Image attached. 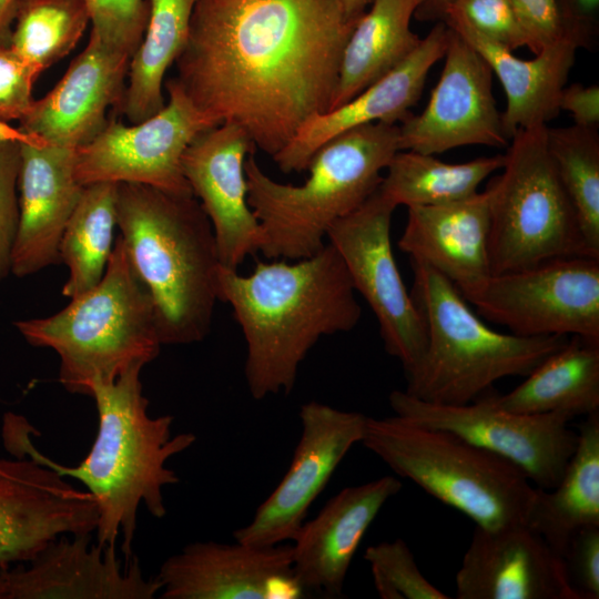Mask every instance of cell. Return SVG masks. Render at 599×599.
<instances>
[{
	"label": "cell",
	"mask_w": 599,
	"mask_h": 599,
	"mask_svg": "<svg viewBox=\"0 0 599 599\" xmlns=\"http://www.w3.org/2000/svg\"><path fill=\"white\" fill-rule=\"evenodd\" d=\"M395 209L377 189L358 209L336 221L327 238L342 256L355 291L374 312L386 352L400 362L406 374L423 356L427 335L424 317L394 258L390 224Z\"/></svg>",
	"instance_id": "obj_13"
},
{
	"label": "cell",
	"mask_w": 599,
	"mask_h": 599,
	"mask_svg": "<svg viewBox=\"0 0 599 599\" xmlns=\"http://www.w3.org/2000/svg\"><path fill=\"white\" fill-rule=\"evenodd\" d=\"M559 110L572 115L576 125L599 126V87L573 83L565 87L559 98Z\"/></svg>",
	"instance_id": "obj_43"
},
{
	"label": "cell",
	"mask_w": 599,
	"mask_h": 599,
	"mask_svg": "<svg viewBox=\"0 0 599 599\" xmlns=\"http://www.w3.org/2000/svg\"><path fill=\"white\" fill-rule=\"evenodd\" d=\"M356 22L339 0H196L173 79L213 125L274 156L329 109Z\"/></svg>",
	"instance_id": "obj_1"
},
{
	"label": "cell",
	"mask_w": 599,
	"mask_h": 599,
	"mask_svg": "<svg viewBox=\"0 0 599 599\" xmlns=\"http://www.w3.org/2000/svg\"><path fill=\"white\" fill-rule=\"evenodd\" d=\"M501 170L486 187L493 274L555 258L593 257L549 154L547 124L518 130Z\"/></svg>",
	"instance_id": "obj_9"
},
{
	"label": "cell",
	"mask_w": 599,
	"mask_h": 599,
	"mask_svg": "<svg viewBox=\"0 0 599 599\" xmlns=\"http://www.w3.org/2000/svg\"><path fill=\"white\" fill-rule=\"evenodd\" d=\"M90 534L60 536L21 567L2 569L4 599H152L161 590L139 559L118 558L115 546Z\"/></svg>",
	"instance_id": "obj_19"
},
{
	"label": "cell",
	"mask_w": 599,
	"mask_h": 599,
	"mask_svg": "<svg viewBox=\"0 0 599 599\" xmlns=\"http://www.w3.org/2000/svg\"><path fill=\"white\" fill-rule=\"evenodd\" d=\"M569 581L579 599L599 598V527L578 532L562 554Z\"/></svg>",
	"instance_id": "obj_40"
},
{
	"label": "cell",
	"mask_w": 599,
	"mask_h": 599,
	"mask_svg": "<svg viewBox=\"0 0 599 599\" xmlns=\"http://www.w3.org/2000/svg\"><path fill=\"white\" fill-rule=\"evenodd\" d=\"M0 136L21 139L23 133L19 129L11 128L7 122L0 121Z\"/></svg>",
	"instance_id": "obj_47"
},
{
	"label": "cell",
	"mask_w": 599,
	"mask_h": 599,
	"mask_svg": "<svg viewBox=\"0 0 599 599\" xmlns=\"http://www.w3.org/2000/svg\"><path fill=\"white\" fill-rule=\"evenodd\" d=\"M21 139L0 136V282L10 272L11 251L19 222L17 186Z\"/></svg>",
	"instance_id": "obj_37"
},
{
	"label": "cell",
	"mask_w": 599,
	"mask_h": 599,
	"mask_svg": "<svg viewBox=\"0 0 599 599\" xmlns=\"http://www.w3.org/2000/svg\"><path fill=\"white\" fill-rule=\"evenodd\" d=\"M547 146L586 246L591 256L599 258L598 128L547 126Z\"/></svg>",
	"instance_id": "obj_33"
},
{
	"label": "cell",
	"mask_w": 599,
	"mask_h": 599,
	"mask_svg": "<svg viewBox=\"0 0 599 599\" xmlns=\"http://www.w3.org/2000/svg\"><path fill=\"white\" fill-rule=\"evenodd\" d=\"M398 136L399 126L384 122L335 136L313 154L302 185L272 180L250 154L244 172L247 203L262 231L260 252L292 261L318 253L332 225L379 187L382 172L399 151Z\"/></svg>",
	"instance_id": "obj_5"
},
{
	"label": "cell",
	"mask_w": 599,
	"mask_h": 599,
	"mask_svg": "<svg viewBox=\"0 0 599 599\" xmlns=\"http://www.w3.org/2000/svg\"><path fill=\"white\" fill-rule=\"evenodd\" d=\"M89 21L84 0H17L10 47L41 73L70 53Z\"/></svg>",
	"instance_id": "obj_34"
},
{
	"label": "cell",
	"mask_w": 599,
	"mask_h": 599,
	"mask_svg": "<svg viewBox=\"0 0 599 599\" xmlns=\"http://www.w3.org/2000/svg\"><path fill=\"white\" fill-rule=\"evenodd\" d=\"M388 400L394 415L454 433L511 461L536 487L547 490L561 479L578 441L567 415L514 413L497 406L490 396L465 405H438L394 390Z\"/></svg>",
	"instance_id": "obj_11"
},
{
	"label": "cell",
	"mask_w": 599,
	"mask_h": 599,
	"mask_svg": "<svg viewBox=\"0 0 599 599\" xmlns=\"http://www.w3.org/2000/svg\"><path fill=\"white\" fill-rule=\"evenodd\" d=\"M455 582L458 599H579L562 557L527 525L476 526Z\"/></svg>",
	"instance_id": "obj_20"
},
{
	"label": "cell",
	"mask_w": 599,
	"mask_h": 599,
	"mask_svg": "<svg viewBox=\"0 0 599 599\" xmlns=\"http://www.w3.org/2000/svg\"><path fill=\"white\" fill-rule=\"evenodd\" d=\"M449 9L459 12L479 33L510 51L527 45L511 0H453Z\"/></svg>",
	"instance_id": "obj_38"
},
{
	"label": "cell",
	"mask_w": 599,
	"mask_h": 599,
	"mask_svg": "<svg viewBox=\"0 0 599 599\" xmlns=\"http://www.w3.org/2000/svg\"><path fill=\"white\" fill-rule=\"evenodd\" d=\"M373 0H339L344 16L349 21H357Z\"/></svg>",
	"instance_id": "obj_46"
},
{
	"label": "cell",
	"mask_w": 599,
	"mask_h": 599,
	"mask_svg": "<svg viewBox=\"0 0 599 599\" xmlns=\"http://www.w3.org/2000/svg\"><path fill=\"white\" fill-rule=\"evenodd\" d=\"M444 58L424 111L398 125L399 151L436 155L466 145L507 148L488 63L453 29Z\"/></svg>",
	"instance_id": "obj_15"
},
{
	"label": "cell",
	"mask_w": 599,
	"mask_h": 599,
	"mask_svg": "<svg viewBox=\"0 0 599 599\" xmlns=\"http://www.w3.org/2000/svg\"><path fill=\"white\" fill-rule=\"evenodd\" d=\"M373 581L382 599H447L419 570L407 544L397 538L366 548Z\"/></svg>",
	"instance_id": "obj_35"
},
{
	"label": "cell",
	"mask_w": 599,
	"mask_h": 599,
	"mask_svg": "<svg viewBox=\"0 0 599 599\" xmlns=\"http://www.w3.org/2000/svg\"><path fill=\"white\" fill-rule=\"evenodd\" d=\"M519 414L561 413L573 419L599 413V344L573 335L509 393L490 396Z\"/></svg>",
	"instance_id": "obj_28"
},
{
	"label": "cell",
	"mask_w": 599,
	"mask_h": 599,
	"mask_svg": "<svg viewBox=\"0 0 599 599\" xmlns=\"http://www.w3.org/2000/svg\"><path fill=\"white\" fill-rule=\"evenodd\" d=\"M169 101L139 123L108 121L101 132L75 149L74 172L84 186L98 182L138 183L166 192L193 194L182 169V158L193 139L215 126L193 104L172 78Z\"/></svg>",
	"instance_id": "obj_12"
},
{
	"label": "cell",
	"mask_w": 599,
	"mask_h": 599,
	"mask_svg": "<svg viewBox=\"0 0 599 599\" xmlns=\"http://www.w3.org/2000/svg\"><path fill=\"white\" fill-rule=\"evenodd\" d=\"M566 34L579 48L592 49L599 33V0H556Z\"/></svg>",
	"instance_id": "obj_42"
},
{
	"label": "cell",
	"mask_w": 599,
	"mask_h": 599,
	"mask_svg": "<svg viewBox=\"0 0 599 599\" xmlns=\"http://www.w3.org/2000/svg\"><path fill=\"white\" fill-rule=\"evenodd\" d=\"M410 296L426 326V347L405 374L408 395L432 404L465 405L497 380L527 376L570 336H519L491 329L436 270L410 261Z\"/></svg>",
	"instance_id": "obj_6"
},
{
	"label": "cell",
	"mask_w": 599,
	"mask_h": 599,
	"mask_svg": "<svg viewBox=\"0 0 599 599\" xmlns=\"http://www.w3.org/2000/svg\"><path fill=\"white\" fill-rule=\"evenodd\" d=\"M118 183L84 185L59 245L60 262L69 268L62 294L77 297L103 277L113 250Z\"/></svg>",
	"instance_id": "obj_32"
},
{
	"label": "cell",
	"mask_w": 599,
	"mask_h": 599,
	"mask_svg": "<svg viewBox=\"0 0 599 599\" xmlns=\"http://www.w3.org/2000/svg\"><path fill=\"white\" fill-rule=\"evenodd\" d=\"M195 1L148 0L146 28L130 59L128 84L120 101L130 123L144 121L165 105L164 75L187 42Z\"/></svg>",
	"instance_id": "obj_30"
},
{
	"label": "cell",
	"mask_w": 599,
	"mask_h": 599,
	"mask_svg": "<svg viewBox=\"0 0 599 599\" xmlns=\"http://www.w3.org/2000/svg\"><path fill=\"white\" fill-rule=\"evenodd\" d=\"M19 145V222L10 272L24 277L60 263L61 236L83 186L75 177L74 149L28 134Z\"/></svg>",
	"instance_id": "obj_21"
},
{
	"label": "cell",
	"mask_w": 599,
	"mask_h": 599,
	"mask_svg": "<svg viewBox=\"0 0 599 599\" xmlns=\"http://www.w3.org/2000/svg\"><path fill=\"white\" fill-rule=\"evenodd\" d=\"M131 57L90 33L55 87L20 120L19 130L45 142L78 149L105 126L108 109L122 99Z\"/></svg>",
	"instance_id": "obj_23"
},
{
	"label": "cell",
	"mask_w": 599,
	"mask_h": 599,
	"mask_svg": "<svg viewBox=\"0 0 599 599\" xmlns=\"http://www.w3.org/2000/svg\"><path fill=\"white\" fill-rule=\"evenodd\" d=\"M97 525L88 491L31 458L0 459V569L30 561L60 536L91 534Z\"/></svg>",
	"instance_id": "obj_16"
},
{
	"label": "cell",
	"mask_w": 599,
	"mask_h": 599,
	"mask_svg": "<svg viewBox=\"0 0 599 599\" xmlns=\"http://www.w3.org/2000/svg\"><path fill=\"white\" fill-rule=\"evenodd\" d=\"M418 4L419 0L372 1L346 42L328 110L348 102L415 51L422 39L410 20Z\"/></svg>",
	"instance_id": "obj_29"
},
{
	"label": "cell",
	"mask_w": 599,
	"mask_h": 599,
	"mask_svg": "<svg viewBox=\"0 0 599 599\" xmlns=\"http://www.w3.org/2000/svg\"><path fill=\"white\" fill-rule=\"evenodd\" d=\"M254 150L242 128L225 122L199 133L182 158L184 176L212 223L220 263L234 271L262 244L244 172Z\"/></svg>",
	"instance_id": "obj_17"
},
{
	"label": "cell",
	"mask_w": 599,
	"mask_h": 599,
	"mask_svg": "<svg viewBox=\"0 0 599 599\" xmlns=\"http://www.w3.org/2000/svg\"><path fill=\"white\" fill-rule=\"evenodd\" d=\"M449 38L450 28L444 21L436 22L415 51L396 68L343 105L306 120L272 156L280 170L285 173L306 170L323 144L354 128L376 122L402 123L418 102L430 69L444 58Z\"/></svg>",
	"instance_id": "obj_22"
},
{
	"label": "cell",
	"mask_w": 599,
	"mask_h": 599,
	"mask_svg": "<svg viewBox=\"0 0 599 599\" xmlns=\"http://www.w3.org/2000/svg\"><path fill=\"white\" fill-rule=\"evenodd\" d=\"M504 163L505 154L446 163L433 154L400 150L387 165L378 190L395 207L457 202L478 193L479 185Z\"/></svg>",
	"instance_id": "obj_31"
},
{
	"label": "cell",
	"mask_w": 599,
	"mask_h": 599,
	"mask_svg": "<svg viewBox=\"0 0 599 599\" xmlns=\"http://www.w3.org/2000/svg\"><path fill=\"white\" fill-rule=\"evenodd\" d=\"M302 434L291 465L235 541L266 547L293 541L307 510L348 450L363 439L367 416L318 402L300 409Z\"/></svg>",
	"instance_id": "obj_14"
},
{
	"label": "cell",
	"mask_w": 599,
	"mask_h": 599,
	"mask_svg": "<svg viewBox=\"0 0 599 599\" xmlns=\"http://www.w3.org/2000/svg\"><path fill=\"white\" fill-rule=\"evenodd\" d=\"M407 209L399 248L410 261L436 270L468 300L493 275L488 191L457 202Z\"/></svg>",
	"instance_id": "obj_25"
},
{
	"label": "cell",
	"mask_w": 599,
	"mask_h": 599,
	"mask_svg": "<svg viewBox=\"0 0 599 599\" xmlns=\"http://www.w3.org/2000/svg\"><path fill=\"white\" fill-rule=\"evenodd\" d=\"M561 557L581 530L599 527V413L580 425L576 449L556 487H536L526 524Z\"/></svg>",
	"instance_id": "obj_27"
},
{
	"label": "cell",
	"mask_w": 599,
	"mask_h": 599,
	"mask_svg": "<svg viewBox=\"0 0 599 599\" xmlns=\"http://www.w3.org/2000/svg\"><path fill=\"white\" fill-rule=\"evenodd\" d=\"M402 486L400 479L384 476L346 487L314 519L303 524L292 545L293 576L303 593L342 596L351 562L367 529Z\"/></svg>",
	"instance_id": "obj_24"
},
{
	"label": "cell",
	"mask_w": 599,
	"mask_h": 599,
	"mask_svg": "<svg viewBox=\"0 0 599 599\" xmlns=\"http://www.w3.org/2000/svg\"><path fill=\"white\" fill-rule=\"evenodd\" d=\"M511 3L525 33L526 47L534 54L568 37L556 0H511Z\"/></svg>",
	"instance_id": "obj_41"
},
{
	"label": "cell",
	"mask_w": 599,
	"mask_h": 599,
	"mask_svg": "<svg viewBox=\"0 0 599 599\" xmlns=\"http://www.w3.org/2000/svg\"><path fill=\"white\" fill-rule=\"evenodd\" d=\"M142 368L136 365L113 382L92 384L89 396L97 405L98 434L88 456L74 467L40 453L21 426L11 425L6 430L11 448L84 485L98 508L97 542L115 546L120 539L125 561L133 556L140 505L155 518L166 515L162 489L180 480L166 461L196 440L192 433L172 436V416L149 415L140 380Z\"/></svg>",
	"instance_id": "obj_3"
},
{
	"label": "cell",
	"mask_w": 599,
	"mask_h": 599,
	"mask_svg": "<svg viewBox=\"0 0 599 599\" xmlns=\"http://www.w3.org/2000/svg\"><path fill=\"white\" fill-rule=\"evenodd\" d=\"M16 326L29 344L59 355V380L68 392L88 396L92 384L113 382L130 367L152 362L162 345L152 298L121 236L93 288L54 315Z\"/></svg>",
	"instance_id": "obj_7"
},
{
	"label": "cell",
	"mask_w": 599,
	"mask_h": 599,
	"mask_svg": "<svg viewBox=\"0 0 599 599\" xmlns=\"http://www.w3.org/2000/svg\"><path fill=\"white\" fill-rule=\"evenodd\" d=\"M444 22L469 43L488 63L505 91L501 113L508 140L520 129L547 124L559 113V98L579 49L569 37L522 60L512 51L479 33L457 11L448 9Z\"/></svg>",
	"instance_id": "obj_26"
},
{
	"label": "cell",
	"mask_w": 599,
	"mask_h": 599,
	"mask_svg": "<svg viewBox=\"0 0 599 599\" xmlns=\"http://www.w3.org/2000/svg\"><path fill=\"white\" fill-rule=\"evenodd\" d=\"M453 0H419L414 17L419 21H444Z\"/></svg>",
	"instance_id": "obj_44"
},
{
	"label": "cell",
	"mask_w": 599,
	"mask_h": 599,
	"mask_svg": "<svg viewBox=\"0 0 599 599\" xmlns=\"http://www.w3.org/2000/svg\"><path fill=\"white\" fill-rule=\"evenodd\" d=\"M292 545L197 541L169 557L155 577L163 599L301 598Z\"/></svg>",
	"instance_id": "obj_18"
},
{
	"label": "cell",
	"mask_w": 599,
	"mask_h": 599,
	"mask_svg": "<svg viewBox=\"0 0 599 599\" xmlns=\"http://www.w3.org/2000/svg\"><path fill=\"white\" fill-rule=\"evenodd\" d=\"M116 225L149 292L162 345L203 341L219 301L221 265L212 223L194 194L118 183Z\"/></svg>",
	"instance_id": "obj_4"
},
{
	"label": "cell",
	"mask_w": 599,
	"mask_h": 599,
	"mask_svg": "<svg viewBox=\"0 0 599 599\" xmlns=\"http://www.w3.org/2000/svg\"><path fill=\"white\" fill-rule=\"evenodd\" d=\"M91 33L109 48L130 57L139 47L149 19L148 0H84Z\"/></svg>",
	"instance_id": "obj_36"
},
{
	"label": "cell",
	"mask_w": 599,
	"mask_h": 599,
	"mask_svg": "<svg viewBox=\"0 0 599 599\" xmlns=\"http://www.w3.org/2000/svg\"><path fill=\"white\" fill-rule=\"evenodd\" d=\"M39 75L10 45L0 44V121H20L27 114Z\"/></svg>",
	"instance_id": "obj_39"
},
{
	"label": "cell",
	"mask_w": 599,
	"mask_h": 599,
	"mask_svg": "<svg viewBox=\"0 0 599 599\" xmlns=\"http://www.w3.org/2000/svg\"><path fill=\"white\" fill-rule=\"evenodd\" d=\"M17 0H0V44L10 45Z\"/></svg>",
	"instance_id": "obj_45"
},
{
	"label": "cell",
	"mask_w": 599,
	"mask_h": 599,
	"mask_svg": "<svg viewBox=\"0 0 599 599\" xmlns=\"http://www.w3.org/2000/svg\"><path fill=\"white\" fill-rule=\"evenodd\" d=\"M395 474L470 518L477 527L526 525L536 487L511 461L447 430L396 415L367 417L363 439Z\"/></svg>",
	"instance_id": "obj_8"
},
{
	"label": "cell",
	"mask_w": 599,
	"mask_h": 599,
	"mask_svg": "<svg viewBox=\"0 0 599 599\" xmlns=\"http://www.w3.org/2000/svg\"><path fill=\"white\" fill-rule=\"evenodd\" d=\"M4 579H3V572L2 569H0V599H4Z\"/></svg>",
	"instance_id": "obj_48"
},
{
	"label": "cell",
	"mask_w": 599,
	"mask_h": 599,
	"mask_svg": "<svg viewBox=\"0 0 599 599\" xmlns=\"http://www.w3.org/2000/svg\"><path fill=\"white\" fill-rule=\"evenodd\" d=\"M468 303L519 336H573L599 344V258L572 256L493 274Z\"/></svg>",
	"instance_id": "obj_10"
},
{
	"label": "cell",
	"mask_w": 599,
	"mask_h": 599,
	"mask_svg": "<svg viewBox=\"0 0 599 599\" xmlns=\"http://www.w3.org/2000/svg\"><path fill=\"white\" fill-rule=\"evenodd\" d=\"M216 286L242 328L244 375L257 400L290 393L319 338L353 329L362 315L346 265L329 243L296 263L257 262L246 276L220 265Z\"/></svg>",
	"instance_id": "obj_2"
}]
</instances>
